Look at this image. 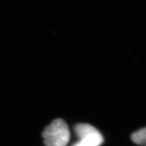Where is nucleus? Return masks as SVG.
<instances>
[{"label":"nucleus","mask_w":146,"mask_h":146,"mask_svg":"<svg viewBox=\"0 0 146 146\" xmlns=\"http://www.w3.org/2000/svg\"><path fill=\"white\" fill-rule=\"evenodd\" d=\"M42 137L46 146H67L70 141L68 124L63 119H55L45 128Z\"/></svg>","instance_id":"1"},{"label":"nucleus","mask_w":146,"mask_h":146,"mask_svg":"<svg viewBox=\"0 0 146 146\" xmlns=\"http://www.w3.org/2000/svg\"><path fill=\"white\" fill-rule=\"evenodd\" d=\"M75 132L79 140L72 146H100L104 141L99 131L88 123L77 124Z\"/></svg>","instance_id":"2"},{"label":"nucleus","mask_w":146,"mask_h":146,"mask_svg":"<svg viewBox=\"0 0 146 146\" xmlns=\"http://www.w3.org/2000/svg\"><path fill=\"white\" fill-rule=\"evenodd\" d=\"M131 141L138 145L146 146V127L136 131L131 136Z\"/></svg>","instance_id":"3"}]
</instances>
